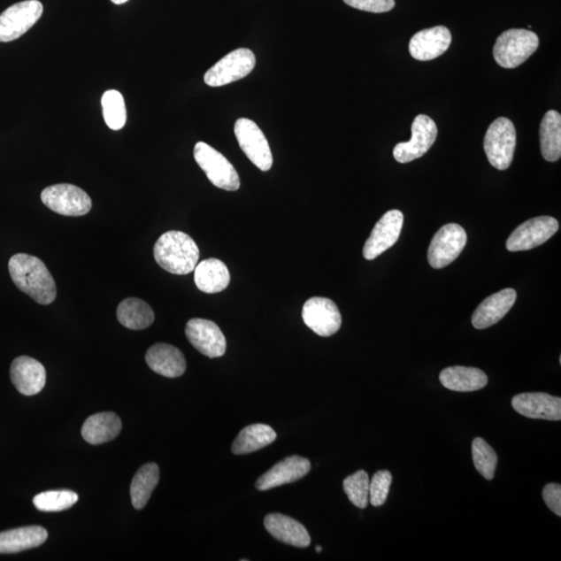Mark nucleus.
<instances>
[{"instance_id":"a211bd4d","label":"nucleus","mask_w":561,"mask_h":561,"mask_svg":"<svg viewBox=\"0 0 561 561\" xmlns=\"http://www.w3.org/2000/svg\"><path fill=\"white\" fill-rule=\"evenodd\" d=\"M311 470V463L307 458L292 456L273 465L256 481V488L259 491L277 488L288 483L300 480Z\"/></svg>"},{"instance_id":"c756f323","label":"nucleus","mask_w":561,"mask_h":561,"mask_svg":"<svg viewBox=\"0 0 561 561\" xmlns=\"http://www.w3.org/2000/svg\"><path fill=\"white\" fill-rule=\"evenodd\" d=\"M158 481L159 468L157 464H146L137 471L130 486L131 503L135 510L144 509Z\"/></svg>"},{"instance_id":"ddd939ff","label":"nucleus","mask_w":561,"mask_h":561,"mask_svg":"<svg viewBox=\"0 0 561 561\" xmlns=\"http://www.w3.org/2000/svg\"><path fill=\"white\" fill-rule=\"evenodd\" d=\"M302 316L309 329L321 337L333 336L342 324L336 304L327 297L310 298L303 307Z\"/></svg>"},{"instance_id":"72a5a7b5","label":"nucleus","mask_w":561,"mask_h":561,"mask_svg":"<svg viewBox=\"0 0 561 561\" xmlns=\"http://www.w3.org/2000/svg\"><path fill=\"white\" fill-rule=\"evenodd\" d=\"M369 476L364 470L346 477L343 488L350 503L359 509H366L369 503Z\"/></svg>"},{"instance_id":"f8f14e48","label":"nucleus","mask_w":561,"mask_h":561,"mask_svg":"<svg viewBox=\"0 0 561 561\" xmlns=\"http://www.w3.org/2000/svg\"><path fill=\"white\" fill-rule=\"evenodd\" d=\"M558 229L557 219L552 217L531 219L511 233L506 242V248L510 252L533 250L550 240Z\"/></svg>"},{"instance_id":"f03ea898","label":"nucleus","mask_w":561,"mask_h":561,"mask_svg":"<svg viewBox=\"0 0 561 561\" xmlns=\"http://www.w3.org/2000/svg\"><path fill=\"white\" fill-rule=\"evenodd\" d=\"M154 258L165 271L174 274H188L195 271L200 250L192 237L181 231H168L154 246Z\"/></svg>"},{"instance_id":"0eeeda50","label":"nucleus","mask_w":561,"mask_h":561,"mask_svg":"<svg viewBox=\"0 0 561 561\" xmlns=\"http://www.w3.org/2000/svg\"><path fill=\"white\" fill-rule=\"evenodd\" d=\"M43 14L39 0H26L12 5L0 14V42L8 43L22 37Z\"/></svg>"},{"instance_id":"c9c22d12","label":"nucleus","mask_w":561,"mask_h":561,"mask_svg":"<svg viewBox=\"0 0 561 561\" xmlns=\"http://www.w3.org/2000/svg\"><path fill=\"white\" fill-rule=\"evenodd\" d=\"M351 8L370 12V13H387L396 7L394 0H343Z\"/></svg>"},{"instance_id":"2eb2a0df","label":"nucleus","mask_w":561,"mask_h":561,"mask_svg":"<svg viewBox=\"0 0 561 561\" xmlns=\"http://www.w3.org/2000/svg\"><path fill=\"white\" fill-rule=\"evenodd\" d=\"M190 344L208 357H219L225 355L227 342L222 331L213 321L194 319L185 327Z\"/></svg>"},{"instance_id":"c85d7f7f","label":"nucleus","mask_w":561,"mask_h":561,"mask_svg":"<svg viewBox=\"0 0 561 561\" xmlns=\"http://www.w3.org/2000/svg\"><path fill=\"white\" fill-rule=\"evenodd\" d=\"M277 439V434L266 425H252L244 427L232 445L235 455H247L270 445Z\"/></svg>"},{"instance_id":"423d86ee","label":"nucleus","mask_w":561,"mask_h":561,"mask_svg":"<svg viewBox=\"0 0 561 561\" xmlns=\"http://www.w3.org/2000/svg\"><path fill=\"white\" fill-rule=\"evenodd\" d=\"M41 200L52 211L65 217L86 216L92 209L89 196L73 184L51 185L42 192Z\"/></svg>"},{"instance_id":"f257e3e1","label":"nucleus","mask_w":561,"mask_h":561,"mask_svg":"<svg viewBox=\"0 0 561 561\" xmlns=\"http://www.w3.org/2000/svg\"><path fill=\"white\" fill-rule=\"evenodd\" d=\"M12 280L22 292L41 305H50L57 297V285L49 268L37 257L16 254L9 261Z\"/></svg>"},{"instance_id":"e433bc0d","label":"nucleus","mask_w":561,"mask_h":561,"mask_svg":"<svg viewBox=\"0 0 561 561\" xmlns=\"http://www.w3.org/2000/svg\"><path fill=\"white\" fill-rule=\"evenodd\" d=\"M542 498L549 509L555 515L561 516V486L558 483H549L542 491Z\"/></svg>"},{"instance_id":"4468645a","label":"nucleus","mask_w":561,"mask_h":561,"mask_svg":"<svg viewBox=\"0 0 561 561\" xmlns=\"http://www.w3.org/2000/svg\"><path fill=\"white\" fill-rule=\"evenodd\" d=\"M403 225V214L399 211H390L375 225L365 246L363 249L364 258L373 260L387 250H389L401 236Z\"/></svg>"},{"instance_id":"2f4dec72","label":"nucleus","mask_w":561,"mask_h":561,"mask_svg":"<svg viewBox=\"0 0 561 561\" xmlns=\"http://www.w3.org/2000/svg\"><path fill=\"white\" fill-rule=\"evenodd\" d=\"M77 501L79 495L68 489L63 491H49L37 495L34 504L41 511L57 512L70 509Z\"/></svg>"},{"instance_id":"39448f33","label":"nucleus","mask_w":561,"mask_h":561,"mask_svg":"<svg viewBox=\"0 0 561 561\" xmlns=\"http://www.w3.org/2000/svg\"><path fill=\"white\" fill-rule=\"evenodd\" d=\"M196 164L204 171L209 181L220 189L235 192L241 188L237 172L222 153L204 142H196L194 149Z\"/></svg>"},{"instance_id":"bb28decb","label":"nucleus","mask_w":561,"mask_h":561,"mask_svg":"<svg viewBox=\"0 0 561 561\" xmlns=\"http://www.w3.org/2000/svg\"><path fill=\"white\" fill-rule=\"evenodd\" d=\"M119 322L129 330H145L155 319L153 309L141 298L128 297L117 309Z\"/></svg>"},{"instance_id":"dca6fc26","label":"nucleus","mask_w":561,"mask_h":561,"mask_svg":"<svg viewBox=\"0 0 561 561\" xmlns=\"http://www.w3.org/2000/svg\"><path fill=\"white\" fill-rule=\"evenodd\" d=\"M512 408L519 414L531 419L559 421L561 398L547 393H522L512 398Z\"/></svg>"},{"instance_id":"7c9ffc66","label":"nucleus","mask_w":561,"mask_h":561,"mask_svg":"<svg viewBox=\"0 0 561 561\" xmlns=\"http://www.w3.org/2000/svg\"><path fill=\"white\" fill-rule=\"evenodd\" d=\"M101 104L107 127L112 130L122 129L127 121V105L122 94L116 89H109L104 94Z\"/></svg>"},{"instance_id":"b1692460","label":"nucleus","mask_w":561,"mask_h":561,"mask_svg":"<svg viewBox=\"0 0 561 561\" xmlns=\"http://www.w3.org/2000/svg\"><path fill=\"white\" fill-rule=\"evenodd\" d=\"M122 422L115 413L95 414L88 417L81 428L82 438L92 445L107 443L121 433Z\"/></svg>"},{"instance_id":"4be33fe9","label":"nucleus","mask_w":561,"mask_h":561,"mask_svg":"<svg viewBox=\"0 0 561 561\" xmlns=\"http://www.w3.org/2000/svg\"><path fill=\"white\" fill-rule=\"evenodd\" d=\"M265 526L274 539L290 546L306 548L311 542L303 524L282 513H270L265 519Z\"/></svg>"},{"instance_id":"5701e85b","label":"nucleus","mask_w":561,"mask_h":561,"mask_svg":"<svg viewBox=\"0 0 561 561\" xmlns=\"http://www.w3.org/2000/svg\"><path fill=\"white\" fill-rule=\"evenodd\" d=\"M49 537L41 526H27L0 533V554H14L43 545Z\"/></svg>"},{"instance_id":"7ed1b4c3","label":"nucleus","mask_w":561,"mask_h":561,"mask_svg":"<svg viewBox=\"0 0 561 561\" xmlns=\"http://www.w3.org/2000/svg\"><path fill=\"white\" fill-rule=\"evenodd\" d=\"M539 45V37L534 32L510 29L499 35L494 46V58L501 67L517 68L534 55Z\"/></svg>"},{"instance_id":"9d476101","label":"nucleus","mask_w":561,"mask_h":561,"mask_svg":"<svg viewBox=\"0 0 561 561\" xmlns=\"http://www.w3.org/2000/svg\"><path fill=\"white\" fill-rule=\"evenodd\" d=\"M467 243V233L462 226L449 224L435 233L428 249L429 265L435 270L449 266L463 252Z\"/></svg>"},{"instance_id":"20e7f679","label":"nucleus","mask_w":561,"mask_h":561,"mask_svg":"<svg viewBox=\"0 0 561 561\" xmlns=\"http://www.w3.org/2000/svg\"><path fill=\"white\" fill-rule=\"evenodd\" d=\"M517 145L515 125L507 118H498L487 131L483 148L494 168L504 171L510 168Z\"/></svg>"},{"instance_id":"f704fd0d","label":"nucleus","mask_w":561,"mask_h":561,"mask_svg":"<svg viewBox=\"0 0 561 561\" xmlns=\"http://www.w3.org/2000/svg\"><path fill=\"white\" fill-rule=\"evenodd\" d=\"M392 474L381 470L375 473L369 483V503L375 507L383 505L389 495Z\"/></svg>"},{"instance_id":"1a4fd4ad","label":"nucleus","mask_w":561,"mask_h":561,"mask_svg":"<svg viewBox=\"0 0 561 561\" xmlns=\"http://www.w3.org/2000/svg\"><path fill=\"white\" fill-rule=\"evenodd\" d=\"M234 134L244 154L261 171H270L273 158L270 144L262 130L249 119H238L234 125Z\"/></svg>"},{"instance_id":"393cba45","label":"nucleus","mask_w":561,"mask_h":561,"mask_svg":"<svg viewBox=\"0 0 561 561\" xmlns=\"http://www.w3.org/2000/svg\"><path fill=\"white\" fill-rule=\"evenodd\" d=\"M230 273L223 261L211 258L200 262L195 268L196 288L205 294H219L228 288Z\"/></svg>"},{"instance_id":"9b49d317","label":"nucleus","mask_w":561,"mask_h":561,"mask_svg":"<svg viewBox=\"0 0 561 561\" xmlns=\"http://www.w3.org/2000/svg\"><path fill=\"white\" fill-rule=\"evenodd\" d=\"M437 136L438 127L433 119L426 115L417 116L411 125V139L399 142L394 148V158L399 164H408L422 158L433 147Z\"/></svg>"},{"instance_id":"473e14b6","label":"nucleus","mask_w":561,"mask_h":561,"mask_svg":"<svg viewBox=\"0 0 561 561\" xmlns=\"http://www.w3.org/2000/svg\"><path fill=\"white\" fill-rule=\"evenodd\" d=\"M473 457L475 467L487 480H492L497 468L496 452L481 438H476L473 443Z\"/></svg>"},{"instance_id":"412c9836","label":"nucleus","mask_w":561,"mask_h":561,"mask_svg":"<svg viewBox=\"0 0 561 561\" xmlns=\"http://www.w3.org/2000/svg\"><path fill=\"white\" fill-rule=\"evenodd\" d=\"M146 362L154 373L165 378L181 377L187 370V361L181 350L166 343L151 346L147 351Z\"/></svg>"},{"instance_id":"cd10ccee","label":"nucleus","mask_w":561,"mask_h":561,"mask_svg":"<svg viewBox=\"0 0 561 561\" xmlns=\"http://www.w3.org/2000/svg\"><path fill=\"white\" fill-rule=\"evenodd\" d=\"M542 158L555 163L561 158V116L557 111L546 112L540 128Z\"/></svg>"},{"instance_id":"6ab92c4d","label":"nucleus","mask_w":561,"mask_h":561,"mask_svg":"<svg viewBox=\"0 0 561 561\" xmlns=\"http://www.w3.org/2000/svg\"><path fill=\"white\" fill-rule=\"evenodd\" d=\"M11 380L18 392L33 396L43 390L46 384V370L31 357L22 356L12 363Z\"/></svg>"},{"instance_id":"a878e982","label":"nucleus","mask_w":561,"mask_h":561,"mask_svg":"<svg viewBox=\"0 0 561 561\" xmlns=\"http://www.w3.org/2000/svg\"><path fill=\"white\" fill-rule=\"evenodd\" d=\"M440 380L447 389L457 392H473L488 385L482 370L474 367L452 366L440 373Z\"/></svg>"},{"instance_id":"f3484780","label":"nucleus","mask_w":561,"mask_h":561,"mask_svg":"<svg viewBox=\"0 0 561 561\" xmlns=\"http://www.w3.org/2000/svg\"><path fill=\"white\" fill-rule=\"evenodd\" d=\"M451 39V33L445 27L423 29L410 41L411 56L417 61H432L449 50Z\"/></svg>"},{"instance_id":"4c0bfd02","label":"nucleus","mask_w":561,"mask_h":561,"mask_svg":"<svg viewBox=\"0 0 561 561\" xmlns=\"http://www.w3.org/2000/svg\"><path fill=\"white\" fill-rule=\"evenodd\" d=\"M111 2L115 4H127L128 0H111Z\"/></svg>"},{"instance_id":"aec40b11","label":"nucleus","mask_w":561,"mask_h":561,"mask_svg":"<svg viewBox=\"0 0 561 561\" xmlns=\"http://www.w3.org/2000/svg\"><path fill=\"white\" fill-rule=\"evenodd\" d=\"M517 292L506 288L486 298L473 316V325L477 330H485L496 325L515 305Z\"/></svg>"},{"instance_id":"58836bf2","label":"nucleus","mask_w":561,"mask_h":561,"mask_svg":"<svg viewBox=\"0 0 561 561\" xmlns=\"http://www.w3.org/2000/svg\"><path fill=\"white\" fill-rule=\"evenodd\" d=\"M322 551V548L318 546L316 547V552L320 553Z\"/></svg>"},{"instance_id":"6e6552de","label":"nucleus","mask_w":561,"mask_h":561,"mask_svg":"<svg viewBox=\"0 0 561 561\" xmlns=\"http://www.w3.org/2000/svg\"><path fill=\"white\" fill-rule=\"evenodd\" d=\"M256 57L252 50L240 49L228 53L204 76L207 86L212 88L223 87L229 83L244 79L254 70Z\"/></svg>"}]
</instances>
